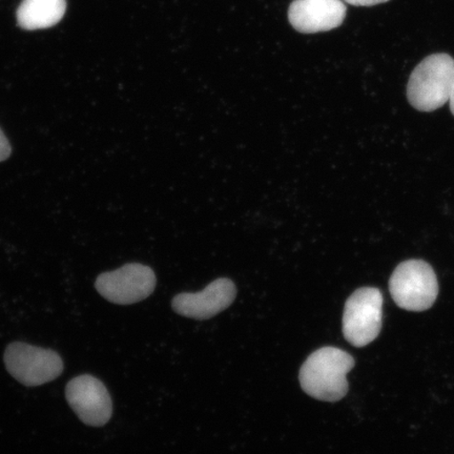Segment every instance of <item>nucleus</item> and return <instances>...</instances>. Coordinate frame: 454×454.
I'll use <instances>...</instances> for the list:
<instances>
[{
    "label": "nucleus",
    "instance_id": "20e7f679",
    "mask_svg": "<svg viewBox=\"0 0 454 454\" xmlns=\"http://www.w3.org/2000/svg\"><path fill=\"white\" fill-rule=\"evenodd\" d=\"M383 294L378 288L362 287L346 301L343 334L356 348L376 340L382 328Z\"/></svg>",
    "mask_w": 454,
    "mask_h": 454
},
{
    "label": "nucleus",
    "instance_id": "f03ea898",
    "mask_svg": "<svg viewBox=\"0 0 454 454\" xmlns=\"http://www.w3.org/2000/svg\"><path fill=\"white\" fill-rule=\"evenodd\" d=\"M454 83V59L445 53L433 54L411 73L407 98L419 112H434L450 100Z\"/></svg>",
    "mask_w": 454,
    "mask_h": 454
},
{
    "label": "nucleus",
    "instance_id": "9d476101",
    "mask_svg": "<svg viewBox=\"0 0 454 454\" xmlns=\"http://www.w3.org/2000/svg\"><path fill=\"white\" fill-rule=\"evenodd\" d=\"M66 0H22L17 9V24L27 31L56 26L65 16Z\"/></svg>",
    "mask_w": 454,
    "mask_h": 454
},
{
    "label": "nucleus",
    "instance_id": "1a4fd4ad",
    "mask_svg": "<svg viewBox=\"0 0 454 454\" xmlns=\"http://www.w3.org/2000/svg\"><path fill=\"white\" fill-rule=\"evenodd\" d=\"M346 13L342 0H294L288 9V20L294 30L315 34L339 27Z\"/></svg>",
    "mask_w": 454,
    "mask_h": 454
},
{
    "label": "nucleus",
    "instance_id": "423d86ee",
    "mask_svg": "<svg viewBox=\"0 0 454 454\" xmlns=\"http://www.w3.org/2000/svg\"><path fill=\"white\" fill-rule=\"evenodd\" d=\"M95 286L110 302L129 305L151 296L156 286V276L149 266L130 263L100 275Z\"/></svg>",
    "mask_w": 454,
    "mask_h": 454
},
{
    "label": "nucleus",
    "instance_id": "39448f33",
    "mask_svg": "<svg viewBox=\"0 0 454 454\" xmlns=\"http://www.w3.org/2000/svg\"><path fill=\"white\" fill-rule=\"evenodd\" d=\"M4 364L11 376L26 386L53 381L64 371V363L55 351L20 342L5 349Z\"/></svg>",
    "mask_w": 454,
    "mask_h": 454
},
{
    "label": "nucleus",
    "instance_id": "f8f14e48",
    "mask_svg": "<svg viewBox=\"0 0 454 454\" xmlns=\"http://www.w3.org/2000/svg\"><path fill=\"white\" fill-rule=\"evenodd\" d=\"M345 2L356 7H372V5L388 3L389 0H345Z\"/></svg>",
    "mask_w": 454,
    "mask_h": 454
},
{
    "label": "nucleus",
    "instance_id": "7ed1b4c3",
    "mask_svg": "<svg viewBox=\"0 0 454 454\" xmlns=\"http://www.w3.org/2000/svg\"><path fill=\"white\" fill-rule=\"evenodd\" d=\"M389 291L399 308L408 311H425L438 298V278L425 261L407 260L391 275Z\"/></svg>",
    "mask_w": 454,
    "mask_h": 454
},
{
    "label": "nucleus",
    "instance_id": "9b49d317",
    "mask_svg": "<svg viewBox=\"0 0 454 454\" xmlns=\"http://www.w3.org/2000/svg\"><path fill=\"white\" fill-rule=\"evenodd\" d=\"M11 151H12V149H11L10 142L7 137H5L2 129H0V162L9 158Z\"/></svg>",
    "mask_w": 454,
    "mask_h": 454
},
{
    "label": "nucleus",
    "instance_id": "ddd939ff",
    "mask_svg": "<svg viewBox=\"0 0 454 454\" xmlns=\"http://www.w3.org/2000/svg\"><path fill=\"white\" fill-rule=\"evenodd\" d=\"M448 102H450V110H451L452 115L454 116V83H453V87H452L451 93L450 96V100H448Z\"/></svg>",
    "mask_w": 454,
    "mask_h": 454
},
{
    "label": "nucleus",
    "instance_id": "6e6552de",
    "mask_svg": "<svg viewBox=\"0 0 454 454\" xmlns=\"http://www.w3.org/2000/svg\"><path fill=\"white\" fill-rule=\"evenodd\" d=\"M236 294L234 282L221 278L209 284L202 292L178 294L173 299L172 306L180 316L207 320L230 308L234 302Z\"/></svg>",
    "mask_w": 454,
    "mask_h": 454
},
{
    "label": "nucleus",
    "instance_id": "f257e3e1",
    "mask_svg": "<svg viewBox=\"0 0 454 454\" xmlns=\"http://www.w3.org/2000/svg\"><path fill=\"white\" fill-rule=\"evenodd\" d=\"M354 367V357L342 349H317L301 367V387L314 399L338 402L348 393V373Z\"/></svg>",
    "mask_w": 454,
    "mask_h": 454
},
{
    "label": "nucleus",
    "instance_id": "0eeeda50",
    "mask_svg": "<svg viewBox=\"0 0 454 454\" xmlns=\"http://www.w3.org/2000/svg\"><path fill=\"white\" fill-rule=\"evenodd\" d=\"M67 400L84 424L100 427L110 421L113 411L109 391L89 374L73 379L66 389Z\"/></svg>",
    "mask_w": 454,
    "mask_h": 454
}]
</instances>
